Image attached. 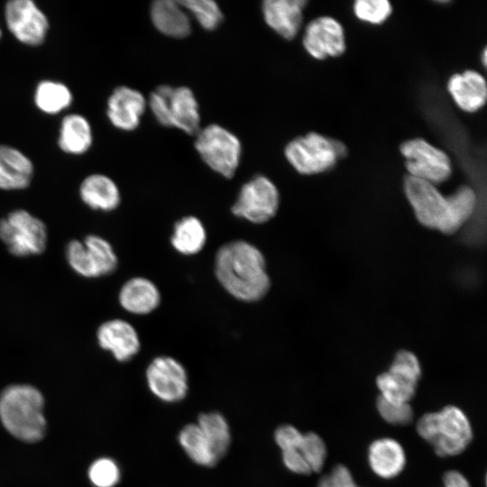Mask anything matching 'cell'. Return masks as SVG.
<instances>
[{
	"label": "cell",
	"mask_w": 487,
	"mask_h": 487,
	"mask_svg": "<svg viewBox=\"0 0 487 487\" xmlns=\"http://www.w3.org/2000/svg\"><path fill=\"white\" fill-rule=\"evenodd\" d=\"M195 147L202 160L225 178H232L239 165L242 146L239 139L218 124L198 132Z\"/></svg>",
	"instance_id": "52a82bcc"
},
{
	"label": "cell",
	"mask_w": 487,
	"mask_h": 487,
	"mask_svg": "<svg viewBox=\"0 0 487 487\" xmlns=\"http://www.w3.org/2000/svg\"><path fill=\"white\" fill-rule=\"evenodd\" d=\"M376 407L381 417L394 426L408 425L414 418L413 409L409 403H391L379 395Z\"/></svg>",
	"instance_id": "e575fe53"
},
{
	"label": "cell",
	"mask_w": 487,
	"mask_h": 487,
	"mask_svg": "<svg viewBox=\"0 0 487 487\" xmlns=\"http://www.w3.org/2000/svg\"><path fill=\"white\" fill-rule=\"evenodd\" d=\"M447 89L455 104L465 112H475L486 103V82L475 70L454 74L448 80Z\"/></svg>",
	"instance_id": "44dd1931"
},
{
	"label": "cell",
	"mask_w": 487,
	"mask_h": 487,
	"mask_svg": "<svg viewBox=\"0 0 487 487\" xmlns=\"http://www.w3.org/2000/svg\"><path fill=\"white\" fill-rule=\"evenodd\" d=\"M2 37H3V30H2L1 25H0V41H1Z\"/></svg>",
	"instance_id": "60d3db41"
},
{
	"label": "cell",
	"mask_w": 487,
	"mask_h": 487,
	"mask_svg": "<svg viewBox=\"0 0 487 487\" xmlns=\"http://www.w3.org/2000/svg\"><path fill=\"white\" fill-rule=\"evenodd\" d=\"M99 346L110 352L119 362H127L138 354L141 342L135 328L127 321L110 319L97 328Z\"/></svg>",
	"instance_id": "e0dca14e"
},
{
	"label": "cell",
	"mask_w": 487,
	"mask_h": 487,
	"mask_svg": "<svg viewBox=\"0 0 487 487\" xmlns=\"http://www.w3.org/2000/svg\"><path fill=\"white\" fill-rule=\"evenodd\" d=\"M391 12V5L387 0H357L354 4L356 17L372 24L383 23Z\"/></svg>",
	"instance_id": "836d02e7"
},
{
	"label": "cell",
	"mask_w": 487,
	"mask_h": 487,
	"mask_svg": "<svg viewBox=\"0 0 487 487\" xmlns=\"http://www.w3.org/2000/svg\"><path fill=\"white\" fill-rule=\"evenodd\" d=\"M65 255L70 268L85 278L108 275L118 264L111 244L96 234H89L83 241L71 240L66 246Z\"/></svg>",
	"instance_id": "ba28073f"
},
{
	"label": "cell",
	"mask_w": 487,
	"mask_h": 487,
	"mask_svg": "<svg viewBox=\"0 0 487 487\" xmlns=\"http://www.w3.org/2000/svg\"><path fill=\"white\" fill-rule=\"evenodd\" d=\"M146 381L151 392L165 402H178L188 392V374L184 366L170 356L154 358L146 369Z\"/></svg>",
	"instance_id": "5bb4252c"
},
{
	"label": "cell",
	"mask_w": 487,
	"mask_h": 487,
	"mask_svg": "<svg viewBox=\"0 0 487 487\" xmlns=\"http://www.w3.org/2000/svg\"><path fill=\"white\" fill-rule=\"evenodd\" d=\"M447 213L439 230L445 234L456 233L472 216L477 203L474 190L468 186H461L446 197Z\"/></svg>",
	"instance_id": "4316f807"
},
{
	"label": "cell",
	"mask_w": 487,
	"mask_h": 487,
	"mask_svg": "<svg viewBox=\"0 0 487 487\" xmlns=\"http://www.w3.org/2000/svg\"><path fill=\"white\" fill-rule=\"evenodd\" d=\"M94 134L89 120L82 114L69 113L60 120L57 145L70 156L86 154L92 147Z\"/></svg>",
	"instance_id": "ffe728a7"
},
{
	"label": "cell",
	"mask_w": 487,
	"mask_h": 487,
	"mask_svg": "<svg viewBox=\"0 0 487 487\" xmlns=\"http://www.w3.org/2000/svg\"><path fill=\"white\" fill-rule=\"evenodd\" d=\"M482 60L483 66L486 67V64H487V51H486V49H484L483 51H482Z\"/></svg>",
	"instance_id": "ab89813d"
},
{
	"label": "cell",
	"mask_w": 487,
	"mask_h": 487,
	"mask_svg": "<svg viewBox=\"0 0 487 487\" xmlns=\"http://www.w3.org/2000/svg\"><path fill=\"white\" fill-rule=\"evenodd\" d=\"M404 191L418 221L427 228L439 231L447 213L446 197L436 185L409 175L404 179Z\"/></svg>",
	"instance_id": "4fadbf2b"
},
{
	"label": "cell",
	"mask_w": 487,
	"mask_h": 487,
	"mask_svg": "<svg viewBox=\"0 0 487 487\" xmlns=\"http://www.w3.org/2000/svg\"><path fill=\"white\" fill-rule=\"evenodd\" d=\"M418 357L408 350L399 351L389 370L377 376L380 396L391 403H409L416 394L421 377Z\"/></svg>",
	"instance_id": "30bf717a"
},
{
	"label": "cell",
	"mask_w": 487,
	"mask_h": 487,
	"mask_svg": "<svg viewBox=\"0 0 487 487\" xmlns=\"http://www.w3.org/2000/svg\"><path fill=\"white\" fill-rule=\"evenodd\" d=\"M118 299L121 307L129 313L146 315L155 310L161 303L157 286L143 277H134L122 286Z\"/></svg>",
	"instance_id": "603a6c76"
},
{
	"label": "cell",
	"mask_w": 487,
	"mask_h": 487,
	"mask_svg": "<svg viewBox=\"0 0 487 487\" xmlns=\"http://www.w3.org/2000/svg\"><path fill=\"white\" fill-rule=\"evenodd\" d=\"M197 424L220 460L226 455L231 443V433L225 418L215 411L201 413Z\"/></svg>",
	"instance_id": "f546056e"
},
{
	"label": "cell",
	"mask_w": 487,
	"mask_h": 487,
	"mask_svg": "<svg viewBox=\"0 0 487 487\" xmlns=\"http://www.w3.org/2000/svg\"><path fill=\"white\" fill-rule=\"evenodd\" d=\"M43 406V396L35 387L10 385L0 394V420L14 437L24 442H36L46 431Z\"/></svg>",
	"instance_id": "7a4b0ae2"
},
{
	"label": "cell",
	"mask_w": 487,
	"mask_h": 487,
	"mask_svg": "<svg viewBox=\"0 0 487 487\" xmlns=\"http://www.w3.org/2000/svg\"><path fill=\"white\" fill-rule=\"evenodd\" d=\"M443 482L445 487H471L467 479L455 470L446 472Z\"/></svg>",
	"instance_id": "f35d334b"
},
{
	"label": "cell",
	"mask_w": 487,
	"mask_h": 487,
	"mask_svg": "<svg viewBox=\"0 0 487 487\" xmlns=\"http://www.w3.org/2000/svg\"><path fill=\"white\" fill-rule=\"evenodd\" d=\"M284 152L298 172L311 175L332 169L347 154V149L338 140L311 132L289 142Z\"/></svg>",
	"instance_id": "5b68a950"
},
{
	"label": "cell",
	"mask_w": 487,
	"mask_h": 487,
	"mask_svg": "<svg viewBox=\"0 0 487 487\" xmlns=\"http://www.w3.org/2000/svg\"><path fill=\"white\" fill-rule=\"evenodd\" d=\"M4 20L9 33L24 46L39 47L49 35V17L32 0L7 1L4 6Z\"/></svg>",
	"instance_id": "9c48e42d"
},
{
	"label": "cell",
	"mask_w": 487,
	"mask_h": 487,
	"mask_svg": "<svg viewBox=\"0 0 487 487\" xmlns=\"http://www.w3.org/2000/svg\"><path fill=\"white\" fill-rule=\"evenodd\" d=\"M303 434L291 425H282L274 432V440L281 451L287 449H298Z\"/></svg>",
	"instance_id": "8d00e7d4"
},
{
	"label": "cell",
	"mask_w": 487,
	"mask_h": 487,
	"mask_svg": "<svg viewBox=\"0 0 487 487\" xmlns=\"http://www.w3.org/2000/svg\"><path fill=\"white\" fill-rule=\"evenodd\" d=\"M298 450L308 464L312 473H319L326 462L327 451L324 440L315 432L303 434Z\"/></svg>",
	"instance_id": "1f68e13d"
},
{
	"label": "cell",
	"mask_w": 487,
	"mask_h": 487,
	"mask_svg": "<svg viewBox=\"0 0 487 487\" xmlns=\"http://www.w3.org/2000/svg\"><path fill=\"white\" fill-rule=\"evenodd\" d=\"M368 463L376 475L391 479L404 469L406 455L401 445L395 439L380 438L374 440L368 448Z\"/></svg>",
	"instance_id": "cb8c5ba5"
},
{
	"label": "cell",
	"mask_w": 487,
	"mask_h": 487,
	"mask_svg": "<svg viewBox=\"0 0 487 487\" xmlns=\"http://www.w3.org/2000/svg\"><path fill=\"white\" fill-rule=\"evenodd\" d=\"M417 431L441 457L460 455L473 440L468 418L462 409L453 405L437 412L424 414L417 422Z\"/></svg>",
	"instance_id": "3957f363"
},
{
	"label": "cell",
	"mask_w": 487,
	"mask_h": 487,
	"mask_svg": "<svg viewBox=\"0 0 487 487\" xmlns=\"http://www.w3.org/2000/svg\"><path fill=\"white\" fill-rule=\"evenodd\" d=\"M179 3L205 30H215L223 20L220 7L214 1L187 0L179 1Z\"/></svg>",
	"instance_id": "4dcf8cb0"
},
{
	"label": "cell",
	"mask_w": 487,
	"mask_h": 487,
	"mask_svg": "<svg viewBox=\"0 0 487 487\" xmlns=\"http://www.w3.org/2000/svg\"><path fill=\"white\" fill-rule=\"evenodd\" d=\"M303 46L308 53L317 60L338 57L345 51L344 28L333 17H317L307 25Z\"/></svg>",
	"instance_id": "9a60e30c"
},
{
	"label": "cell",
	"mask_w": 487,
	"mask_h": 487,
	"mask_svg": "<svg viewBox=\"0 0 487 487\" xmlns=\"http://www.w3.org/2000/svg\"><path fill=\"white\" fill-rule=\"evenodd\" d=\"M34 164L20 149L0 143V189L15 191L27 188L33 179Z\"/></svg>",
	"instance_id": "ac0fdd59"
},
{
	"label": "cell",
	"mask_w": 487,
	"mask_h": 487,
	"mask_svg": "<svg viewBox=\"0 0 487 487\" xmlns=\"http://www.w3.org/2000/svg\"><path fill=\"white\" fill-rule=\"evenodd\" d=\"M215 273L223 288L239 300L257 301L270 289L264 256L246 241H232L219 248Z\"/></svg>",
	"instance_id": "6da1fadb"
},
{
	"label": "cell",
	"mask_w": 487,
	"mask_h": 487,
	"mask_svg": "<svg viewBox=\"0 0 487 487\" xmlns=\"http://www.w3.org/2000/svg\"><path fill=\"white\" fill-rule=\"evenodd\" d=\"M151 18L155 28L167 36L184 38L190 33V20L179 1H155L151 6Z\"/></svg>",
	"instance_id": "d4e9b609"
},
{
	"label": "cell",
	"mask_w": 487,
	"mask_h": 487,
	"mask_svg": "<svg viewBox=\"0 0 487 487\" xmlns=\"http://www.w3.org/2000/svg\"><path fill=\"white\" fill-rule=\"evenodd\" d=\"M35 107L47 115H58L68 110L74 100L73 93L65 83L42 79L35 86L32 96Z\"/></svg>",
	"instance_id": "484cf974"
},
{
	"label": "cell",
	"mask_w": 487,
	"mask_h": 487,
	"mask_svg": "<svg viewBox=\"0 0 487 487\" xmlns=\"http://www.w3.org/2000/svg\"><path fill=\"white\" fill-rule=\"evenodd\" d=\"M88 477L96 487H114L120 480V469L114 460L102 457L91 464Z\"/></svg>",
	"instance_id": "d6a6232c"
},
{
	"label": "cell",
	"mask_w": 487,
	"mask_h": 487,
	"mask_svg": "<svg viewBox=\"0 0 487 487\" xmlns=\"http://www.w3.org/2000/svg\"><path fill=\"white\" fill-rule=\"evenodd\" d=\"M409 175L434 185L448 179L452 173L451 161L442 150L421 138L408 140L400 144Z\"/></svg>",
	"instance_id": "8fae6325"
},
{
	"label": "cell",
	"mask_w": 487,
	"mask_h": 487,
	"mask_svg": "<svg viewBox=\"0 0 487 487\" xmlns=\"http://www.w3.org/2000/svg\"><path fill=\"white\" fill-rule=\"evenodd\" d=\"M146 108L143 95L130 87H116L106 100V114L110 124L121 131H133Z\"/></svg>",
	"instance_id": "2e32d148"
},
{
	"label": "cell",
	"mask_w": 487,
	"mask_h": 487,
	"mask_svg": "<svg viewBox=\"0 0 487 487\" xmlns=\"http://www.w3.org/2000/svg\"><path fill=\"white\" fill-rule=\"evenodd\" d=\"M178 440L184 452L195 464L212 467L219 461L198 424L192 423L183 427L179 433Z\"/></svg>",
	"instance_id": "f1b7e54d"
},
{
	"label": "cell",
	"mask_w": 487,
	"mask_h": 487,
	"mask_svg": "<svg viewBox=\"0 0 487 487\" xmlns=\"http://www.w3.org/2000/svg\"><path fill=\"white\" fill-rule=\"evenodd\" d=\"M149 106L162 125L176 127L188 134L199 130L198 104L190 88L160 86L149 97Z\"/></svg>",
	"instance_id": "277c9868"
},
{
	"label": "cell",
	"mask_w": 487,
	"mask_h": 487,
	"mask_svg": "<svg viewBox=\"0 0 487 487\" xmlns=\"http://www.w3.org/2000/svg\"><path fill=\"white\" fill-rule=\"evenodd\" d=\"M304 0H267L262 3L266 23L279 35L292 40L301 27Z\"/></svg>",
	"instance_id": "d6986e66"
},
{
	"label": "cell",
	"mask_w": 487,
	"mask_h": 487,
	"mask_svg": "<svg viewBox=\"0 0 487 487\" xmlns=\"http://www.w3.org/2000/svg\"><path fill=\"white\" fill-rule=\"evenodd\" d=\"M78 195L86 206L97 211L115 210L121 202L118 186L110 177L103 173L86 176L80 182Z\"/></svg>",
	"instance_id": "7402d4cb"
},
{
	"label": "cell",
	"mask_w": 487,
	"mask_h": 487,
	"mask_svg": "<svg viewBox=\"0 0 487 487\" xmlns=\"http://www.w3.org/2000/svg\"><path fill=\"white\" fill-rule=\"evenodd\" d=\"M279 204L277 187L268 178L259 175L243 185L231 210L238 217L263 224L276 215Z\"/></svg>",
	"instance_id": "7c38bea8"
},
{
	"label": "cell",
	"mask_w": 487,
	"mask_h": 487,
	"mask_svg": "<svg viewBox=\"0 0 487 487\" xmlns=\"http://www.w3.org/2000/svg\"><path fill=\"white\" fill-rule=\"evenodd\" d=\"M284 465L297 474L308 475L312 473L308 464L298 449L281 451Z\"/></svg>",
	"instance_id": "74e56055"
},
{
	"label": "cell",
	"mask_w": 487,
	"mask_h": 487,
	"mask_svg": "<svg viewBox=\"0 0 487 487\" xmlns=\"http://www.w3.org/2000/svg\"><path fill=\"white\" fill-rule=\"evenodd\" d=\"M0 239L16 257L36 255L46 248L47 227L39 217L18 208L0 219Z\"/></svg>",
	"instance_id": "8992f818"
},
{
	"label": "cell",
	"mask_w": 487,
	"mask_h": 487,
	"mask_svg": "<svg viewBox=\"0 0 487 487\" xmlns=\"http://www.w3.org/2000/svg\"><path fill=\"white\" fill-rule=\"evenodd\" d=\"M206 242V229L198 217L185 216L175 224L170 243L179 253L196 254L203 249Z\"/></svg>",
	"instance_id": "83f0119b"
},
{
	"label": "cell",
	"mask_w": 487,
	"mask_h": 487,
	"mask_svg": "<svg viewBox=\"0 0 487 487\" xmlns=\"http://www.w3.org/2000/svg\"><path fill=\"white\" fill-rule=\"evenodd\" d=\"M317 487H359L351 472L343 464L335 465L332 471L320 478Z\"/></svg>",
	"instance_id": "d590c367"
}]
</instances>
